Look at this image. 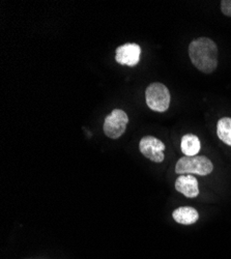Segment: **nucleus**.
Segmentation results:
<instances>
[{
	"mask_svg": "<svg viewBox=\"0 0 231 259\" xmlns=\"http://www.w3.org/2000/svg\"><path fill=\"white\" fill-rule=\"evenodd\" d=\"M189 56L194 67L204 74L215 72L218 67V47L208 37H199L189 45Z\"/></svg>",
	"mask_w": 231,
	"mask_h": 259,
	"instance_id": "nucleus-1",
	"label": "nucleus"
},
{
	"mask_svg": "<svg viewBox=\"0 0 231 259\" xmlns=\"http://www.w3.org/2000/svg\"><path fill=\"white\" fill-rule=\"evenodd\" d=\"M214 166L212 161L203 156L183 157L178 160L175 166V172L177 175H198L208 176L212 174Z\"/></svg>",
	"mask_w": 231,
	"mask_h": 259,
	"instance_id": "nucleus-2",
	"label": "nucleus"
},
{
	"mask_svg": "<svg viewBox=\"0 0 231 259\" xmlns=\"http://www.w3.org/2000/svg\"><path fill=\"white\" fill-rule=\"evenodd\" d=\"M146 104L153 111L165 112L170 106V93L162 83L155 82L148 86L145 91Z\"/></svg>",
	"mask_w": 231,
	"mask_h": 259,
	"instance_id": "nucleus-3",
	"label": "nucleus"
},
{
	"mask_svg": "<svg viewBox=\"0 0 231 259\" xmlns=\"http://www.w3.org/2000/svg\"><path fill=\"white\" fill-rule=\"evenodd\" d=\"M129 122V116L121 109H114L109 115L105 117L103 130L107 137L118 139L123 135Z\"/></svg>",
	"mask_w": 231,
	"mask_h": 259,
	"instance_id": "nucleus-4",
	"label": "nucleus"
},
{
	"mask_svg": "<svg viewBox=\"0 0 231 259\" xmlns=\"http://www.w3.org/2000/svg\"><path fill=\"white\" fill-rule=\"evenodd\" d=\"M141 154L155 163H161L165 159V144L154 136H144L139 142Z\"/></svg>",
	"mask_w": 231,
	"mask_h": 259,
	"instance_id": "nucleus-5",
	"label": "nucleus"
},
{
	"mask_svg": "<svg viewBox=\"0 0 231 259\" xmlns=\"http://www.w3.org/2000/svg\"><path fill=\"white\" fill-rule=\"evenodd\" d=\"M141 48L135 42H128L116 48L115 60L119 64L128 67H136L140 61Z\"/></svg>",
	"mask_w": 231,
	"mask_h": 259,
	"instance_id": "nucleus-6",
	"label": "nucleus"
},
{
	"mask_svg": "<svg viewBox=\"0 0 231 259\" xmlns=\"http://www.w3.org/2000/svg\"><path fill=\"white\" fill-rule=\"evenodd\" d=\"M175 189L189 198H195L199 194L197 179L191 175L180 176L175 182Z\"/></svg>",
	"mask_w": 231,
	"mask_h": 259,
	"instance_id": "nucleus-7",
	"label": "nucleus"
},
{
	"mask_svg": "<svg viewBox=\"0 0 231 259\" xmlns=\"http://www.w3.org/2000/svg\"><path fill=\"white\" fill-rule=\"evenodd\" d=\"M172 217L175 222L182 224V225H191L197 222L199 218L198 211L190 206H182L176 208L173 213Z\"/></svg>",
	"mask_w": 231,
	"mask_h": 259,
	"instance_id": "nucleus-8",
	"label": "nucleus"
},
{
	"mask_svg": "<svg viewBox=\"0 0 231 259\" xmlns=\"http://www.w3.org/2000/svg\"><path fill=\"white\" fill-rule=\"evenodd\" d=\"M200 140L196 135L187 134L182 136L180 141V148L186 157H195L200 150Z\"/></svg>",
	"mask_w": 231,
	"mask_h": 259,
	"instance_id": "nucleus-9",
	"label": "nucleus"
},
{
	"mask_svg": "<svg viewBox=\"0 0 231 259\" xmlns=\"http://www.w3.org/2000/svg\"><path fill=\"white\" fill-rule=\"evenodd\" d=\"M217 134L220 140L231 146V117H223L218 121Z\"/></svg>",
	"mask_w": 231,
	"mask_h": 259,
	"instance_id": "nucleus-10",
	"label": "nucleus"
},
{
	"mask_svg": "<svg viewBox=\"0 0 231 259\" xmlns=\"http://www.w3.org/2000/svg\"><path fill=\"white\" fill-rule=\"evenodd\" d=\"M221 10L225 16L231 18V0H223L221 3Z\"/></svg>",
	"mask_w": 231,
	"mask_h": 259,
	"instance_id": "nucleus-11",
	"label": "nucleus"
}]
</instances>
